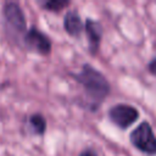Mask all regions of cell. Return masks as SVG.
<instances>
[{
  "mask_svg": "<svg viewBox=\"0 0 156 156\" xmlns=\"http://www.w3.org/2000/svg\"><path fill=\"white\" fill-rule=\"evenodd\" d=\"M147 68H149V72L156 77V58H152V60L149 62Z\"/></svg>",
  "mask_w": 156,
  "mask_h": 156,
  "instance_id": "obj_11",
  "label": "cell"
},
{
  "mask_svg": "<svg viewBox=\"0 0 156 156\" xmlns=\"http://www.w3.org/2000/svg\"><path fill=\"white\" fill-rule=\"evenodd\" d=\"M38 4L45 11L58 13L62 10H65L66 7H68L71 5V1L69 0H41Z\"/></svg>",
  "mask_w": 156,
  "mask_h": 156,
  "instance_id": "obj_9",
  "label": "cell"
},
{
  "mask_svg": "<svg viewBox=\"0 0 156 156\" xmlns=\"http://www.w3.org/2000/svg\"><path fill=\"white\" fill-rule=\"evenodd\" d=\"M63 29L72 38H79L84 30V23L76 9L68 10L63 17Z\"/></svg>",
  "mask_w": 156,
  "mask_h": 156,
  "instance_id": "obj_7",
  "label": "cell"
},
{
  "mask_svg": "<svg viewBox=\"0 0 156 156\" xmlns=\"http://www.w3.org/2000/svg\"><path fill=\"white\" fill-rule=\"evenodd\" d=\"M139 111L128 104H116L107 111L108 119L119 129H127L139 118Z\"/></svg>",
  "mask_w": 156,
  "mask_h": 156,
  "instance_id": "obj_5",
  "label": "cell"
},
{
  "mask_svg": "<svg viewBox=\"0 0 156 156\" xmlns=\"http://www.w3.org/2000/svg\"><path fill=\"white\" fill-rule=\"evenodd\" d=\"M21 44L29 52H34L40 56H49L52 49L51 39L35 26H32L27 29Z\"/></svg>",
  "mask_w": 156,
  "mask_h": 156,
  "instance_id": "obj_4",
  "label": "cell"
},
{
  "mask_svg": "<svg viewBox=\"0 0 156 156\" xmlns=\"http://www.w3.org/2000/svg\"><path fill=\"white\" fill-rule=\"evenodd\" d=\"M129 140L139 151L146 155H156V136L149 122L144 121L135 127L129 134Z\"/></svg>",
  "mask_w": 156,
  "mask_h": 156,
  "instance_id": "obj_3",
  "label": "cell"
},
{
  "mask_svg": "<svg viewBox=\"0 0 156 156\" xmlns=\"http://www.w3.org/2000/svg\"><path fill=\"white\" fill-rule=\"evenodd\" d=\"M2 18H4V28L7 33L9 38L12 40H17L27 32V20L26 15L20 6L18 2L15 1H7L2 6Z\"/></svg>",
  "mask_w": 156,
  "mask_h": 156,
  "instance_id": "obj_2",
  "label": "cell"
},
{
  "mask_svg": "<svg viewBox=\"0 0 156 156\" xmlns=\"http://www.w3.org/2000/svg\"><path fill=\"white\" fill-rule=\"evenodd\" d=\"M84 30L88 38V50L90 55H96L100 49L102 38V26L100 22L93 18H87L84 22Z\"/></svg>",
  "mask_w": 156,
  "mask_h": 156,
  "instance_id": "obj_6",
  "label": "cell"
},
{
  "mask_svg": "<svg viewBox=\"0 0 156 156\" xmlns=\"http://www.w3.org/2000/svg\"><path fill=\"white\" fill-rule=\"evenodd\" d=\"M71 76L83 89L87 108L93 112L99 110L111 91L107 78L90 63H84L78 73H71Z\"/></svg>",
  "mask_w": 156,
  "mask_h": 156,
  "instance_id": "obj_1",
  "label": "cell"
},
{
  "mask_svg": "<svg viewBox=\"0 0 156 156\" xmlns=\"http://www.w3.org/2000/svg\"><path fill=\"white\" fill-rule=\"evenodd\" d=\"M78 156H99V155H98V152H96L94 149H91V147H87V149L82 150V151L79 152Z\"/></svg>",
  "mask_w": 156,
  "mask_h": 156,
  "instance_id": "obj_10",
  "label": "cell"
},
{
  "mask_svg": "<svg viewBox=\"0 0 156 156\" xmlns=\"http://www.w3.org/2000/svg\"><path fill=\"white\" fill-rule=\"evenodd\" d=\"M46 119L41 113H32L27 117V128L33 135H44L46 132Z\"/></svg>",
  "mask_w": 156,
  "mask_h": 156,
  "instance_id": "obj_8",
  "label": "cell"
}]
</instances>
